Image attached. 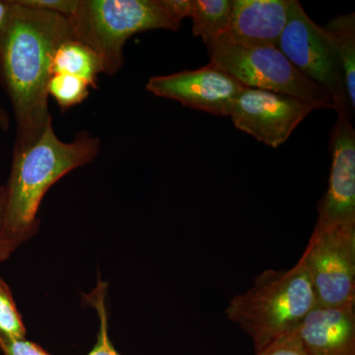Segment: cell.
Returning a JSON list of instances; mask_svg holds the SVG:
<instances>
[{
    "label": "cell",
    "mask_w": 355,
    "mask_h": 355,
    "mask_svg": "<svg viewBox=\"0 0 355 355\" xmlns=\"http://www.w3.org/2000/svg\"><path fill=\"white\" fill-rule=\"evenodd\" d=\"M20 4L37 10L49 11L69 17L76 10L77 0H17Z\"/></svg>",
    "instance_id": "21"
},
{
    "label": "cell",
    "mask_w": 355,
    "mask_h": 355,
    "mask_svg": "<svg viewBox=\"0 0 355 355\" xmlns=\"http://www.w3.org/2000/svg\"><path fill=\"white\" fill-rule=\"evenodd\" d=\"M246 88L211 62L202 69L153 76L146 84V90L157 97L221 116H230L236 99Z\"/></svg>",
    "instance_id": "9"
},
{
    "label": "cell",
    "mask_w": 355,
    "mask_h": 355,
    "mask_svg": "<svg viewBox=\"0 0 355 355\" xmlns=\"http://www.w3.org/2000/svg\"><path fill=\"white\" fill-rule=\"evenodd\" d=\"M4 205H6V190L0 187V263L6 261L14 251L13 247L7 242L3 232Z\"/></svg>",
    "instance_id": "22"
},
{
    "label": "cell",
    "mask_w": 355,
    "mask_h": 355,
    "mask_svg": "<svg viewBox=\"0 0 355 355\" xmlns=\"http://www.w3.org/2000/svg\"><path fill=\"white\" fill-rule=\"evenodd\" d=\"M277 49L300 73L331 96L338 116L352 119L354 112L350 108L345 76L333 37L311 19L297 0L292 2Z\"/></svg>",
    "instance_id": "6"
},
{
    "label": "cell",
    "mask_w": 355,
    "mask_h": 355,
    "mask_svg": "<svg viewBox=\"0 0 355 355\" xmlns=\"http://www.w3.org/2000/svg\"><path fill=\"white\" fill-rule=\"evenodd\" d=\"M51 76L67 74L78 77L90 87L97 88V78L102 72L99 57L83 42L70 39L58 46L51 64Z\"/></svg>",
    "instance_id": "13"
},
{
    "label": "cell",
    "mask_w": 355,
    "mask_h": 355,
    "mask_svg": "<svg viewBox=\"0 0 355 355\" xmlns=\"http://www.w3.org/2000/svg\"><path fill=\"white\" fill-rule=\"evenodd\" d=\"M294 331L310 355H355V304L317 305Z\"/></svg>",
    "instance_id": "11"
},
{
    "label": "cell",
    "mask_w": 355,
    "mask_h": 355,
    "mask_svg": "<svg viewBox=\"0 0 355 355\" xmlns=\"http://www.w3.org/2000/svg\"><path fill=\"white\" fill-rule=\"evenodd\" d=\"M316 306L312 284L298 261L289 270L260 273L252 287L231 299L225 314L250 336L257 352L295 330Z\"/></svg>",
    "instance_id": "4"
},
{
    "label": "cell",
    "mask_w": 355,
    "mask_h": 355,
    "mask_svg": "<svg viewBox=\"0 0 355 355\" xmlns=\"http://www.w3.org/2000/svg\"><path fill=\"white\" fill-rule=\"evenodd\" d=\"M89 87L88 83L78 77L55 74L49 81L48 93L60 108L67 110L87 99L90 94Z\"/></svg>",
    "instance_id": "16"
},
{
    "label": "cell",
    "mask_w": 355,
    "mask_h": 355,
    "mask_svg": "<svg viewBox=\"0 0 355 355\" xmlns=\"http://www.w3.org/2000/svg\"><path fill=\"white\" fill-rule=\"evenodd\" d=\"M335 42L347 83L350 108L355 109V14L340 15L324 26Z\"/></svg>",
    "instance_id": "14"
},
{
    "label": "cell",
    "mask_w": 355,
    "mask_h": 355,
    "mask_svg": "<svg viewBox=\"0 0 355 355\" xmlns=\"http://www.w3.org/2000/svg\"><path fill=\"white\" fill-rule=\"evenodd\" d=\"M190 14V0H77L67 20L73 39L92 49L102 72L112 76L123 67L130 37L148 30L177 31Z\"/></svg>",
    "instance_id": "3"
},
{
    "label": "cell",
    "mask_w": 355,
    "mask_h": 355,
    "mask_svg": "<svg viewBox=\"0 0 355 355\" xmlns=\"http://www.w3.org/2000/svg\"><path fill=\"white\" fill-rule=\"evenodd\" d=\"M299 261L317 305L355 304V224L315 226Z\"/></svg>",
    "instance_id": "7"
},
{
    "label": "cell",
    "mask_w": 355,
    "mask_h": 355,
    "mask_svg": "<svg viewBox=\"0 0 355 355\" xmlns=\"http://www.w3.org/2000/svg\"><path fill=\"white\" fill-rule=\"evenodd\" d=\"M207 46L211 64L247 87L284 93L315 110H335L331 96L300 73L277 48L243 46L225 34Z\"/></svg>",
    "instance_id": "5"
},
{
    "label": "cell",
    "mask_w": 355,
    "mask_h": 355,
    "mask_svg": "<svg viewBox=\"0 0 355 355\" xmlns=\"http://www.w3.org/2000/svg\"><path fill=\"white\" fill-rule=\"evenodd\" d=\"M8 17L0 27V84L16 120L14 150L38 141L51 121L48 85L58 46L73 39L69 20L9 0Z\"/></svg>",
    "instance_id": "1"
},
{
    "label": "cell",
    "mask_w": 355,
    "mask_h": 355,
    "mask_svg": "<svg viewBox=\"0 0 355 355\" xmlns=\"http://www.w3.org/2000/svg\"><path fill=\"white\" fill-rule=\"evenodd\" d=\"M0 349L4 355H50L37 343L26 338L0 336Z\"/></svg>",
    "instance_id": "20"
},
{
    "label": "cell",
    "mask_w": 355,
    "mask_h": 355,
    "mask_svg": "<svg viewBox=\"0 0 355 355\" xmlns=\"http://www.w3.org/2000/svg\"><path fill=\"white\" fill-rule=\"evenodd\" d=\"M9 125H10V119H9L8 114H7L6 110L0 106V128L6 132Z\"/></svg>",
    "instance_id": "24"
},
{
    "label": "cell",
    "mask_w": 355,
    "mask_h": 355,
    "mask_svg": "<svg viewBox=\"0 0 355 355\" xmlns=\"http://www.w3.org/2000/svg\"><path fill=\"white\" fill-rule=\"evenodd\" d=\"M26 329L10 288L0 279V336L24 338Z\"/></svg>",
    "instance_id": "17"
},
{
    "label": "cell",
    "mask_w": 355,
    "mask_h": 355,
    "mask_svg": "<svg viewBox=\"0 0 355 355\" xmlns=\"http://www.w3.org/2000/svg\"><path fill=\"white\" fill-rule=\"evenodd\" d=\"M314 110L292 96L248 87L236 99L230 116L238 130L277 148Z\"/></svg>",
    "instance_id": "8"
},
{
    "label": "cell",
    "mask_w": 355,
    "mask_h": 355,
    "mask_svg": "<svg viewBox=\"0 0 355 355\" xmlns=\"http://www.w3.org/2000/svg\"><path fill=\"white\" fill-rule=\"evenodd\" d=\"M91 296L92 304L95 306L99 315L100 330L98 340L94 349L88 355H121L114 349L113 343L110 340L108 331V318H107L106 307H105V289L99 288Z\"/></svg>",
    "instance_id": "18"
},
{
    "label": "cell",
    "mask_w": 355,
    "mask_h": 355,
    "mask_svg": "<svg viewBox=\"0 0 355 355\" xmlns=\"http://www.w3.org/2000/svg\"><path fill=\"white\" fill-rule=\"evenodd\" d=\"M328 191L318 205L316 226L355 224V130L352 119L338 116L331 132Z\"/></svg>",
    "instance_id": "10"
},
{
    "label": "cell",
    "mask_w": 355,
    "mask_h": 355,
    "mask_svg": "<svg viewBox=\"0 0 355 355\" xmlns=\"http://www.w3.org/2000/svg\"><path fill=\"white\" fill-rule=\"evenodd\" d=\"M293 0H233L226 36L233 43L277 48Z\"/></svg>",
    "instance_id": "12"
},
{
    "label": "cell",
    "mask_w": 355,
    "mask_h": 355,
    "mask_svg": "<svg viewBox=\"0 0 355 355\" xmlns=\"http://www.w3.org/2000/svg\"><path fill=\"white\" fill-rule=\"evenodd\" d=\"M256 355H310L296 336L295 331L273 340Z\"/></svg>",
    "instance_id": "19"
},
{
    "label": "cell",
    "mask_w": 355,
    "mask_h": 355,
    "mask_svg": "<svg viewBox=\"0 0 355 355\" xmlns=\"http://www.w3.org/2000/svg\"><path fill=\"white\" fill-rule=\"evenodd\" d=\"M9 9H10L9 0H0V27L6 23L8 17Z\"/></svg>",
    "instance_id": "23"
},
{
    "label": "cell",
    "mask_w": 355,
    "mask_h": 355,
    "mask_svg": "<svg viewBox=\"0 0 355 355\" xmlns=\"http://www.w3.org/2000/svg\"><path fill=\"white\" fill-rule=\"evenodd\" d=\"M233 0H193V33L209 44L227 33Z\"/></svg>",
    "instance_id": "15"
},
{
    "label": "cell",
    "mask_w": 355,
    "mask_h": 355,
    "mask_svg": "<svg viewBox=\"0 0 355 355\" xmlns=\"http://www.w3.org/2000/svg\"><path fill=\"white\" fill-rule=\"evenodd\" d=\"M100 146V139L86 132L77 133L72 142L62 141L51 123L33 146L13 150L10 176L4 186L3 232L14 250L34 234L40 203L49 189L67 173L92 162Z\"/></svg>",
    "instance_id": "2"
}]
</instances>
